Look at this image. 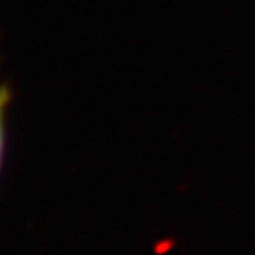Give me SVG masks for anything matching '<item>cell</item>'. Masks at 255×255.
Segmentation results:
<instances>
[{
	"label": "cell",
	"instance_id": "1",
	"mask_svg": "<svg viewBox=\"0 0 255 255\" xmlns=\"http://www.w3.org/2000/svg\"><path fill=\"white\" fill-rule=\"evenodd\" d=\"M13 104V89L8 80H0V180L6 170L9 147V110Z\"/></svg>",
	"mask_w": 255,
	"mask_h": 255
}]
</instances>
